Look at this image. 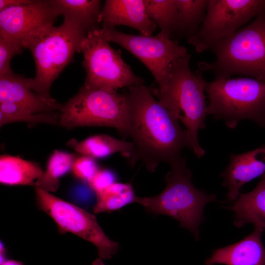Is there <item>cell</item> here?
Masks as SVG:
<instances>
[{
    "label": "cell",
    "mask_w": 265,
    "mask_h": 265,
    "mask_svg": "<svg viewBox=\"0 0 265 265\" xmlns=\"http://www.w3.org/2000/svg\"><path fill=\"white\" fill-rule=\"evenodd\" d=\"M126 138L132 139L134 151L130 164L141 161L154 172L162 162L170 164L189 147L187 132L180 121L161 106L151 89L143 84L128 88Z\"/></svg>",
    "instance_id": "cell-1"
},
{
    "label": "cell",
    "mask_w": 265,
    "mask_h": 265,
    "mask_svg": "<svg viewBox=\"0 0 265 265\" xmlns=\"http://www.w3.org/2000/svg\"><path fill=\"white\" fill-rule=\"evenodd\" d=\"M190 56L180 57L169 65L163 80L151 89L159 103L185 126L189 147L198 158L205 154L198 141V132L205 128L207 81L199 70L192 71Z\"/></svg>",
    "instance_id": "cell-2"
},
{
    "label": "cell",
    "mask_w": 265,
    "mask_h": 265,
    "mask_svg": "<svg viewBox=\"0 0 265 265\" xmlns=\"http://www.w3.org/2000/svg\"><path fill=\"white\" fill-rule=\"evenodd\" d=\"M170 165V170L164 178L166 186L164 190L154 197L135 196L133 203L140 204L148 212L174 218L181 227L188 230L198 240L199 226L205 220V206L216 201L217 196L208 194L193 186L191 171L183 157Z\"/></svg>",
    "instance_id": "cell-3"
},
{
    "label": "cell",
    "mask_w": 265,
    "mask_h": 265,
    "mask_svg": "<svg viewBox=\"0 0 265 265\" xmlns=\"http://www.w3.org/2000/svg\"><path fill=\"white\" fill-rule=\"evenodd\" d=\"M207 50L215 60L200 62L198 67L212 73L215 79L241 75L265 81V12L230 37L210 43Z\"/></svg>",
    "instance_id": "cell-4"
},
{
    "label": "cell",
    "mask_w": 265,
    "mask_h": 265,
    "mask_svg": "<svg viewBox=\"0 0 265 265\" xmlns=\"http://www.w3.org/2000/svg\"><path fill=\"white\" fill-rule=\"evenodd\" d=\"M207 114L235 128L242 120L265 127V81L252 78L215 79L207 82Z\"/></svg>",
    "instance_id": "cell-5"
},
{
    "label": "cell",
    "mask_w": 265,
    "mask_h": 265,
    "mask_svg": "<svg viewBox=\"0 0 265 265\" xmlns=\"http://www.w3.org/2000/svg\"><path fill=\"white\" fill-rule=\"evenodd\" d=\"M88 32L70 20L64 19L58 26L50 27L34 39L27 49L36 67L34 78H29L31 89L41 97L53 99L50 90L53 81L79 53L82 40Z\"/></svg>",
    "instance_id": "cell-6"
},
{
    "label": "cell",
    "mask_w": 265,
    "mask_h": 265,
    "mask_svg": "<svg viewBox=\"0 0 265 265\" xmlns=\"http://www.w3.org/2000/svg\"><path fill=\"white\" fill-rule=\"evenodd\" d=\"M126 94L84 85L59 110V125L71 129L84 126L115 129L126 138L128 112Z\"/></svg>",
    "instance_id": "cell-7"
},
{
    "label": "cell",
    "mask_w": 265,
    "mask_h": 265,
    "mask_svg": "<svg viewBox=\"0 0 265 265\" xmlns=\"http://www.w3.org/2000/svg\"><path fill=\"white\" fill-rule=\"evenodd\" d=\"M79 53L86 71L84 85L91 88L117 91L119 88L143 84L123 60L121 51H116L104 38L101 28L89 31L82 40Z\"/></svg>",
    "instance_id": "cell-8"
},
{
    "label": "cell",
    "mask_w": 265,
    "mask_h": 265,
    "mask_svg": "<svg viewBox=\"0 0 265 265\" xmlns=\"http://www.w3.org/2000/svg\"><path fill=\"white\" fill-rule=\"evenodd\" d=\"M35 195L38 208L53 219L60 233H71L93 244L102 259L117 252L119 244L106 236L94 214L39 188L35 187Z\"/></svg>",
    "instance_id": "cell-9"
},
{
    "label": "cell",
    "mask_w": 265,
    "mask_h": 265,
    "mask_svg": "<svg viewBox=\"0 0 265 265\" xmlns=\"http://www.w3.org/2000/svg\"><path fill=\"white\" fill-rule=\"evenodd\" d=\"M265 12V0H208L204 19L188 42L201 53L210 43L230 37Z\"/></svg>",
    "instance_id": "cell-10"
},
{
    "label": "cell",
    "mask_w": 265,
    "mask_h": 265,
    "mask_svg": "<svg viewBox=\"0 0 265 265\" xmlns=\"http://www.w3.org/2000/svg\"><path fill=\"white\" fill-rule=\"evenodd\" d=\"M101 31L108 42L119 45L140 60L152 73L157 85L163 80L170 64L188 54L185 47L161 31L153 36L129 34L115 28H101Z\"/></svg>",
    "instance_id": "cell-11"
},
{
    "label": "cell",
    "mask_w": 265,
    "mask_h": 265,
    "mask_svg": "<svg viewBox=\"0 0 265 265\" xmlns=\"http://www.w3.org/2000/svg\"><path fill=\"white\" fill-rule=\"evenodd\" d=\"M58 16L51 0H34L6 8L0 12V37L27 49L34 39L53 26Z\"/></svg>",
    "instance_id": "cell-12"
},
{
    "label": "cell",
    "mask_w": 265,
    "mask_h": 265,
    "mask_svg": "<svg viewBox=\"0 0 265 265\" xmlns=\"http://www.w3.org/2000/svg\"><path fill=\"white\" fill-rule=\"evenodd\" d=\"M265 173V145L246 153L232 154L228 165L221 174L228 200L236 201L243 185Z\"/></svg>",
    "instance_id": "cell-13"
},
{
    "label": "cell",
    "mask_w": 265,
    "mask_h": 265,
    "mask_svg": "<svg viewBox=\"0 0 265 265\" xmlns=\"http://www.w3.org/2000/svg\"><path fill=\"white\" fill-rule=\"evenodd\" d=\"M102 28L126 26L152 35L157 25L147 13L145 0H106L101 13Z\"/></svg>",
    "instance_id": "cell-14"
},
{
    "label": "cell",
    "mask_w": 265,
    "mask_h": 265,
    "mask_svg": "<svg viewBox=\"0 0 265 265\" xmlns=\"http://www.w3.org/2000/svg\"><path fill=\"white\" fill-rule=\"evenodd\" d=\"M264 230L255 227L243 239L214 250L205 261L206 265H265V247L262 236Z\"/></svg>",
    "instance_id": "cell-15"
},
{
    "label": "cell",
    "mask_w": 265,
    "mask_h": 265,
    "mask_svg": "<svg viewBox=\"0 0 265 265\" xmlns=\"http://www.w3.org/2000/svg\"><path fill=\"white\" fill-rule=\"evenodd\" d=\"M0 102L13 103L35 113L59 111L61 105L53 98H44L30 87L29 78L14 74L0 76Z\"/></svg>",
    "instance_id": "cell-16"
},
{
    "label": "cell",
    "mask_w": 265,
    "mask_h": 265,
    "mask_svg": "<svg viewBox=\"0 0 265 265\" xmlns=\"http://www.w3.org/2000/svg\"><path fill=\"white\" fill-rule=\"evenodd\" d=\"M252 191L240 194L232 207L234 223L238 228L252 223L265 230V173Z\"/></svg>",
    "instance_id": "cell-17"
},
{
    "label": "cell",
    "mask_w": 265,
    "mask_h": 265,
    "mask_svg": "<svg viewBox=\"0 0 265 265\" xmlns=\"http://www.w3.org/2000/svg\"><path fill=\"white\" fill-rule=\"evenodd\" d=\"M59 15L87 32L99 28L102 7L99 0H51Z\"/></svg>",
    "instance_id": "cell-18"
},
{
    "label": "cell",
    "mask_w": 265,
    "mask_h": 265,
    "mask_svg": "<svg viewBox=\"0 0 265 265\" xmlns=\"http://www.w3.org/2000/svg\"><path fill=\"white\" fill-rule=\"evenodd\" d=\"M67 145L80 154L93 158H104L120 153L130 160L134 151L132 142L118 140L106 134L92 136L81 141L73 138Z\"/></svg>",
    "instance_id": "cell-19"
},
{
    "label": "cell",
    "mask_w": 265,
    "mask_h": 265,
    "mask_svg": "<svg viewBox=\"0 0 265 265\" xmlns=\"http://www.w3.org/2000/svg\"><path fill=\"white\" fill-rule=\"evenodd\" d=\"M44 171L38 163L17 157L2 155L0 157V182L15 186H34Z\"/></svg>",
    "instance_id": "cell-20"
},
{
    "label": "cell",
    "mask_w": 265,
    "mask_h": 265,
    "mask_svg": "<svg viewBox=\"0 0 265 265\" xmlns=\"http://www.w3.org/2000/svg\"><path fill=\"white\" fill-rule=\"evenodd\" d=\"M74 155L58 150L51 156L46 169L36 180L35 187L49 192H55L60 186L59 178L72 169Z\"/></svg>",
    "instance_id": "cell-21"
},
{
    "label": "cell",
    "mask_w": 265,
    "mask_h": 265,
    "mask_svg": "<svg viewBox=\"0 0 265 265\" xmlns=\"http://www.w3.org/2000/svg\"><path fill=\"white\" fill-rule=\"evenodd\" d=\"M59 111L37 113L13 103L0 102V127L16 122L59 125Z\"/></svg>",
    "instance_id": "cell-22"
},
{
    "label": "cell",
    "mask_w": 265,
    "mask_h": 265,
    "mask_svg": "<svg viewBox=\"0 0 265 265\" xmlns=\"http://www.w3.org/2000/svg\"><path fill=\"white\" fill-rule=\"evenodd\" d=\"M208 0H175L178 10L177 31L188 35L198 30L205 16Z\"/></svg>",
    "instance_id": "cell-23"
},
{
    "label": "cell",
    "mask_w": 265,
    "mask_h": 265,
    "mask_svg": "<svg viewBox=\"0 0 265 265\" xmlns=\"http://www.w3.org/2000/svg\"><path fill=\"white\" fill-rule=\"evenodd\" d=\"M96 195L93 211L97 213L118 210L133 203L135 196L131 184L116 182Z\"/></svg>",
    "instance_id": "cell-24"
},
{
    "label": "cell",
    "mask_w": 265,
    "mask_h": 265,
    "mask_svg": "<svg viewBox=\"0 0 265 265\" xmlns=\"http://www.w3.org/2000/svg\"><path fill=\"white\" fill-rule=\"evenodd\" d=\"M147 14L160 31L170 37L177 31L178 10L175 0H145Z\"/></svg>",
    "instance_id": "cell-25"
},
{
    "label": "cell",
    "mask_w": 265,
    "mask_h": 265,
    "mask_svg": "<svg viewBox=\"0 0 265 265\" xmlns=\"http://www.w3.org/2000/svg\"><path fill=\"white\" fill-rule=\"evenodd\" d=\"M23 49L18 44L0 37V76L13 73L11 60L14 55L22 53Z\"/></svg>",
    "instance_id": "cell-26"
},
{
    "label": "cell",
    "mask_w": 265,
    "mask_h": 265,
    "mask_svg": "<svg viewBox=\"0 0 265 265\" xmlns=\"http://www.w3.org/2000/svg\"><path fill=\"white\" fill-rule=\"evenodd\" d=\"M99 169L94 158L84 155L76 159L72 167L74 175L87 183Z\"/></svg>",
    "instance_id": "cell-27"
},
{
    "label": "cell",
    "mask_w": 265,
    "mask_h": 265,
    "mask_svg": "<svg viewBox=\"0 0 265 265\" xmlns=\"http://www.w3.org/2000/svg\"><path fill=\"white\" fill-rule=\"evenodd\" d=\"M115 175L112 171L107 169H99L88 184L97 194L115 183Z\"/></svg>",
    "instance_id": "cell-28"
},
{
    "label": "cell",
    "mask_w": 265,
    "mask_h": 265,
    "mask_svg": "<svg viewBox=\"0 0 265 265\" xmlns=\"http://www.w3.org/2000/svg\"><path fill=\"white\" fill-rule=\"evenodd\" d=\"M34 0H0V12L9 7L25 5Z\"/></svg>",
    "instance_id": "cell-29"
},
{
    "label": "cell",
    "mask_w": 265,
    "mask_h": 265,
    "mask_svg": "<svg viewBox=\"0 0 265 265\" xmlns=\"http://www.w3.org/2000/svg\"><path fill=\"white\" fill-rule=\"evenodd\" d=\"M0 265H23L22 263L15 260H6Z\"/></svg>",
    "instance_id": "cell-30"
},
{
    "label": "cell",
    "mask_w": 265,
    "mask_h": 265,
    "mask_svg": "<svg viewBox=\"0 0 265 265\" xmlns=\"http://www.w3.org/2000/svg\"><path fill=\"white\" fill-rule=\"evenodd\" d=\"M92 265H105L103 259L100 258L96 259L92 263Z\"/></svg>",
    "instance_id": "cell-31"
}]
</instances>
